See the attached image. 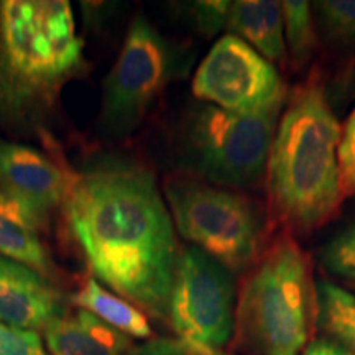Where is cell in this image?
I'll return each mask as SVG.
<instances>
[{
	"instance_id": "1",
	"label": "cell",
	"mask_w": 355,
	"mask_h": 355,
	"mask_svg": "<svg viewBox=\"0 0 355 355\" xmlns=\"http://www.w3.org/2000/svg\"><path fill=\"white\" fill-rule=\"evenodd\" d=\"M63 206L94 277L135 308L168 321L181 250L153 173L130 159L105 158L74 173Z\"/></svg>"
},
{
	"instance_id": "2",
	"label": "cell",
	"mask_w": 355,
	"mask_h": 355,
	"mask_svg": "<svg viewBox=\"0 0 355 355\" xmlns=\"http://www.w3.org/2000/svg\"><path fill=\"white\" fill-rule=\"evenodd\" d=\"M337 121L318 68L288 94L266 163L273 219L290 232H311L334 219L339 188Z\"/></svg>"
},
{
	"instance_id": "3",
	"label": "cell",
	"mask_w": 355,
	"mask_h": 355,
	"mask_svg": "<svg viewBox=\"0 0 355 355\" xmlns=\"http://www.w3.org/2000/svg\"><path fill=\"white\" fill-rule=\"evenodd\" d=\"M84 68L69 2H0V127L35 130Z\"/></svg>"
},
{
	"instance_id": "4",
	"label": "cell",
	"mask_w": 355,
	"mask_h": 355,
	"mask_svg": "<svg viewBox=\"0 0 355 355\" xmlns=\"http://www.w3.org/2000/svg\"><path fill=\"white\" fill-rule=\"evenodd\" d=\"M316 322L309 255L283 230L245 273L234 316V345L250 355H300Z\"/></svg>"
},
{
	"instance_id": "5",
	"label": "cell",
	"mask_w": 355,
	"mask_h": 355,
	"mask_svg": "<svg viewBox=\"0 0 355 355\" xmlns=\"http://www.w3.org/2000/svg\"><path fill=\"white\" fill-rule=\"evenodd\" d=\"M286 104V102H285ZM285 104L254 114H234L198 104L181 127L178 153L186 176L225 189L261 183Z\"/></svg>"
},
{
	"instance_id": "6",
	"label": "cell",
	"mask_w": 355,
	"mask_h": 355,
	"mask_svg": "<svg viewBox=\"0 0 355 355\" xmlns=\"http://www.w3.org/2000/svg\"><path fill=\"white\" fill-rule=\"evenodd\" d=\"M165 198L181 237L232 275L247 273L263 254L268 217L247 194L184 175L168 178Z\"/></svg>"
},
{
	"instance_id": "7",
	"label": "cell",
	"mask_w": 355,
	"mask_h": 355,
	"mask_svg": "<svg viewBox=\"0 0 355 355\" xmlns=\"http://www.w3.org/2000/svg\"><path fill=\"white\" fill-rule=\"evenodd\" d=\"M175 46L144 15L133 19L117 61L102 84L99 127L122 139L140 127L146 114L180 73Z\"/></svg>"
},
{
	"instance_id": "8",
	"label": "cell",
	"mask_w": 355,
	"mask_h": 355,
	"mask_svg": "<svg viewBox=\"0 0 355 355\" xmlns=\"http://www.w3.org/2000/svg\"><path fill=\"white\" fill-rule=\"evenodd\" d=\"M234 275L201 248L184 247L168 316L180 340L219 350L234 332Z\"/></svg>"
},
{
	"instance_id": "9",
	"label": "cell",
	"mask_w": 355,
	"mask_h": 355,
	"mask_svg": "<svg viewBox=\"0 0 355 355\" xmlns=\"http://www.w3.org/2000/svg\"><path fill=\"white\" fill-rule=\"evenodd\" d=\"M199 101L234 114H254L285 104L288 91L279 71L234 35L217 40L194 74Z\"/></svg>"
},
{
	"instance_id": "10",
	"label": "cell",
	"mask_w": 355,
	"mask_h": 355,
	"mask_svg": "<svg viewBox=\"0 0 355 355\" xmlns=\"http://www.w3.org/2000/svg\"><path fill=\"white\" fill-rule=\"evenodd\" d=\"M73 171L33 146L0 139V189L48 219L64 202Z\"/></svg>"
},
{
	"instance_id": "11",
	"label": "cell",
	"mask_w": 355,
	"mask_h": 355,
	"mask_svg": "<svg viewBox=\"0 0 355 355\" xmlns=\"http://www.w3.org/2000/svg\"><path fill=\"white\" fill-rule=\"evenodd\" d=\"M63 314V293L50 278L0 257V321L37 332Z\"/></svg>"
},
{
	"instance_id": "12",
	"label": "cell",
	"mask_w": 355,
	"mask_h": 355,
	"mask_svg": "<svg viewBox=\"0 0 355 355\" xmlns=\"http://www.w3.org/2000/svg\"><path fill=\"white\" fill-rule=\"evenodd\" d=\"M44 337L51 355H127L132 349L128 336L83 309L48 324Z\"/></svg>"
},
{
	"instance_id": "13",
	"label": "cell",
	"mask_w": 355,
	"mask_h": 355,
	"mask_svg": "<svg viewBox=\"0 0 355 355\" xmlns=\"http://www.w3.org/2000/svg\"><path fill=\"white\" fill-rule=\"evenodd\" d=\"M229 35L241 38L270 63L286 66L282 2L275 0H237L230 2L227 25Z\"/></svg>"
},
{
	"instance_id": "14",
	"label": "cell",
	"mask_w": 355,
	"mask_h": 355,
	"mask_svg": "<svg viewBox=\"0 0 355 355\" xmlns=\"http://www.w3.org/2000/svg\"><path fill=\"white\" fill-rule=\"evenodd\" d=\"M73 303L128 337H152V327L145 314L127 300L102 288L96 278L86 279L81 290L73 296Z\"/></svg>"
},
{
	"instance_id": "15",
	"label": "cell",
	"mask_w": 355,
	"mask_h": 355,
	"mask_svg": "<svg viewBox=\"0 0 355 355\" xmlns=\"http://www.w3.org/2000/svg\"><path fill=\"white\" fill-rule=\"evenodd\" d=\"M316 322L331 340L355 355V295L331 282L316 283Z\"/></svg>"
},
{
	"instance_id": "16",
	"label": "cell",
	"mask_w": 355,
	"mask_h": 355,
	"mask_svg": "<svg viewBox=\"0 0 355 355\" xmlns=\"http://www.w3.org/2000/svg\"><path fill=\"white\" fill-rule=\"evenodd\" d=\"M0 254L50 279L56 275L55 261L40 241L37 230L3 216H0Z\"/></svg>"
},
{
	"instance_id": "17",
	"label": "cell",
	"mask_w": 355,
	"mask_h": 355,
	"mask_svg": "<svg viewBox=\"0 0 355 355\" xmlns=\"http://www.w3.org/2000/svg\"><path fill=\"white\" fill-rule=\"evenodd\" d=\"M282 10L288 58L293 68L303 69L318 48L313 7L304 0H285L282 2Z\"/></svg>"
},
{
	"instance_id": "18",
	"label": "cell",
	"mask_w": 355,
	"mask_h": 355,
	"mask_svg": "<svg viewBox=\"0 0 355 355\" xmlns=\"http://www.w3.org/2000/svg\"><path fill=\"white\" fill-rule=\"evenodd\" d=\"M326 37L340 44L355 43V0H322L314 3Z\"/></svg>"
},
{
	"instance_id": "19",
	"label": "cell",
	"mask_w": 355,
	"mask_h": 355,
	"mask_svg": "<svg viewBox=\"0 0 355 355\" xmlns=\"http://www.w3.org/2000/svg\"><path fill=\"white\" fill-rule=\"evenodd\" d=\"M186 19L204 37H214L227 25L230 2L227 0H198L184 3Z\"/></svg>"
},
{
	"instance_id": "20",
	"label": "cell",
	"mask_w": 355,
	"mask_h": 355,
	"mask_svg": "<svg viewBox=\"0 0 355 355\" xmlns=\"http://www.w3.org/2000/svg\"><path fill=\"white\" fill-rule=\"evenodd\" d=\"M321 260L332 275L355 282V224L327 243Z\"/></svg>"
},
{
	"instance_id": "21",
	"label": "cell",
	"mask_w": 355,
	"mask_h": 355,
	"mask_svg": "<svg viewBox=\"0 0 355 355\" xmlns=\"http://www.w3.org/2000/svg\"><path fill=\"white\" fill-rule=\"evenodd\" d=\"M339 188L343 199L355 196V109L340 127V141L337 148Z\"/></svg>"
},
{
	"instance_id": "22",
	"label": "cell",
	"mask_w": 355,
	"mask_h": 355,
	"mask_svg": "<svg viewBox=\"0 0 355 355\" xmlns=\"http://www.w3.org/2000/svg\"><path fill=\"white\" fill-rule=\"evenodd\" d=\"M0 355H48L38 332L0 321Z\"/></svg>"
},
{
	"instance_id": "23",
	"label": "cell",
	"mask_w": 355,
	"mask_h": 355,
	"mask_svg": "<svg viewBox=\"0 0 355 355\" xmlns=\"http://www.w3.org/2000/svg\"><path fill=\"white\" fill-rule=\"evenodd\" d=\"M127 355H194L183 340L152 339L148 343L132 347Z\"/></svg>"
},
{
	"instance_id": "24",
	"label": "cell",
	"mask_w": 355,
	"mask_h": 355,
	"mask_svg": "<svg viewBox=\"0 0 355 355\" xmlns=\"http://www.w3.org/2000/svg\"><path fill=\"white\" fill-rule=\"evenodd\" d=\"M303 355H354L349 352L347 349H344L343 345L334 343L331 339H319L311 343Z\"/></svg>"
},
{
	"instance_id": "25",
	"label": "cell",
	"mask_w": 355,
	"mask_h": 355,
	"mask_svg": "<svg viewBox=\"0 0 355 355\" xmlns=\"http://www.w3.org/2000/svg\"><path fill=\"white\" fill-rule=\"evenodd\" d=\"M186 347H188L194 355H229V354H222L220 350H216V349L201 347V345H189V344H186Z\"/></svg>"
},
{
	"instance_id": "26",
	"label": "cell",
	"mask_w": 355,
	"mask_h": 355,
	"mask_svg": "<svg viewBox=\"0 0 355 355\" xmlns=\"http://www.w3.org/2000/svg\"><path fill=\"white\" fill-rule=\"evenodd\" d=\"M350 288H354V290H355V282L350 283Z\"/></svg>"
}]
</instances>
